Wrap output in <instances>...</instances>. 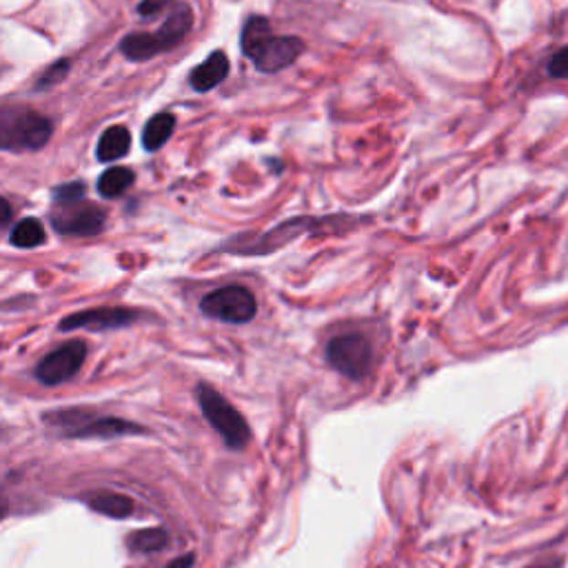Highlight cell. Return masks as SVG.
<instances>
[{
	"label": "cell",
	"instance_id": "cell-1",
	"mask_svg": "<svg viewBox=\"0 0 568 568\" xmlns=\"http://www.w3.org/2000/svg\"><path fill=\"white\" fill-rule=\"evenodd\" d=\"M51 138V122L29 107H0V149H40Z\"/></svg>",
	"mask_w": 568,
	"mask_h": 568
},
{
	"label": "cell",
	"instance_id": "cell-2",
	"mask_svg": "<svg viewBox=\"0 0 568 568\" xmlns=\"http://www.w3.org/2000/svg\"><path fill=\"white\" fill-rule=\"evenodd\" d=\"M200 402V409H203L206 422L220 433V437L229 448L242 451V448L249 444V425L245 422V417L240 415V411L236 406H231L229 402L222 397L218 391L211 389V386L200 384L195 391Z\"/></svg>",
	"mask_w": 568,
	"mask_h": 568
},
{
	"label": "cell",
	"instance_id": "cell-3",
	"mask_svg": "<svg viewBox=\"0 0 568 568\" xmlns=\"http://www.w3.org/2000/svg\"><path fill=\"white\" fill-rule=\"evenodd\" d=\"M200 311L206 318L220 320V322L247 324L256 318L258 300L242 284H226V287L206 293L200 300Z\"/></svg>",
	"mask_w": 568,
	"mask_h": 568
},
{
	"label": "cell",
	"instance_id": "cell-4",
	"mask_svg": "<svg viewBox=\"0 0 568 568\" xmlns=\"http://www.w3.org/2000/svg\"><path fill=\"white\" fill-rule=\"evenodd\" d=\"M327 360L338 373L358 380L369 373L371 363H373V349L364 335L344 333L329 342Z\"/></svg>",
	"mask_w": 568,
	"mask_h": 568
},
{
	"label": "cell",
	"instance_id": "cell-5",
	"mask_svg": "<svg viewBox=\"0 0 568 568\" xmlns=\"http://www.w3.org/2000/svg\"><path fill=\"white\" fill-rule=\"evenodd\" d=\"M85 358H87V344L82 342V340L67 342L60 349L51 351L45 360H40V364L36 366V378L49 386L63 384V382L71 380L76 373H79Z\"/></svg>",
	"mask_w": 568,
	"mask_h": 568
},
{
	"label": "cell",
	"instance_id": "cell-6",
	"mask_svg": "<svg viewBox=\"0 0 568 568\" xmlns=\"http://www.w3.org/2000/svg\"><path fill=\"white\" fill-rule=\"evenodd\" d=\"M105 211L94 205L80 203L58 205V211L51 216L54 229L63 236H96L105 226Z\"/></svg>",
	"mask_w": 568,
	"mask_h": 568
},
{
	"label": "cell",
	"instance_id": "cell-7",
	"mask_svg": "<svg viewBox=\"0 0 568 568\" xmlns=\"http://www.w3.org/2000/svg\"><path fill=\"white\" fill-rule=\"evenodd\" d=\"M304 51V43L296 36H268L265 43L258 47L256 54L251 56L253 65L265 74H276L284 67L293 65Z\"/></svg>",
	"mask_w": 568,
	"mask_h": 568
},
{
	"label": "cell",
	"instance_id": "cell-8",
	"mask_svg": "<svg viewBox=\"0 0 568 568\" xmlns=\"http://www.w3.org/2000/svg\"><path fill=\"white\" fill-rule=\"evenodd\" d=\"M58 422H67L69 426V437H116V436H127V433H142L144 428L141 425H133V422L121 420V417H91L85 415V420H80V411L71 413H60Z\"/></svg>",
	"mask_w": 568,
	"mask_h": 568
},
{
	"label": "cell",
	"instance_id": "cell-9",
	"mask_svg": "<svg viewBox=\"0 0 568 568\" xmlns=\"http://www.w3.org/2000/svg\"><path fill=\"white\" fill-rule=\"evenodd\" d=\"M138 311L133 309H89V311L74 313L60 322V331H74V329H89V331H107V329H121L136 322Z\"/></svg>",
	"mask_w": 568,
	"mask_h": 568
},
{
	"label": "cell",
	"instance_id": "cell-10",
	"mask_svg": "<svg viewBox=\"0 0 568 568\" xmlns=\"http://www.w3.org/2000/svg\"><path fill=\"white\" fill-rule=\"evenodd\" d=\"M191 18L194 16H191V9L187 5H175L172 14H169L167 20L163 23V27H160L156 34H149L153 54L175 47V45L184 38V34L189 32Z\"/></svg>",
	"mask_w": 568,
	"mask_h": 568
},
{
	"label": "cell",
	"instance_id": "cell-11",
	"mask_svg": "<svg viewBox=\"0 0 568 568\" xmlns=\"http://www.w3.org/2000/svg\"><path fill=\"white\" fill-rule=\"evenodd\" d=\"M226 74H229V58L222 51H214L203 65L191 71L189 82L195 91H209L218 87L226 79Z\"/></svg>",
	"mask_w": 568,
	"mask_h": 568
},
{
	"label": "cell",
	"instance_id": "cell-12",
	"mask_svg": "<svg viewBox=\"0 0 568 568\" xmlns=\"http://www.w3.org/2000/svg\"><path fill=\"white\" fill-rule=\"evenodd\" d=\"M131 147V133L127 131L125 127L116 125L110 127L105 133L100 136L98 141V149H96V156L102 163H111V160L122 158Z\"/></svg>",
	"mask_w": 568,
	"mask_h": 568
},
{
	"label": "cell",
	"instance_id": "cell-13",
	"mask_svg": "<svg viewBox=\"0 0 568 568\" xmlns=\"http://www.w3.org/2000/svg\"><path fill=\"white\" fill-rule=\"evenodd\" d=\"M174 127L175 118L172 113H158V116H153L142 131V147L147 152H158L169 141V136L174 133Z\"/></svg>",
	"mask_w": 568,
	"mask_h": 568
},
{
	"label": "cell",
	"instance_id": "cell-14",
	"mask_svg": "<svg viewBox=\"0 0 568 568\" xmlns=\"http://www.w3.org/2000/svg\"><path fill=\"white\" fill-rule=\"evenodd\" d=\"M89 506L96 513L116 520L129 518L133 513V500L121 493H98L89 500Z\"/></svg>",
	"mask_w": 568,
	"mask_h": 568
},
{
	"label": "cell",
	"instance_id": "cell-15",
	"mask_svg": "<svg viewBox=\"0 0 568 568\" xmlns=\"http://www.w3.org/2000/svg\"><path fill=\"white\" fill-rule=\"evenodd\" d=\"M133 180H136V175H133L131 169L127 167L107 169V172L100 175V180H98V191H100V195H105V198H118V195H122L129 187H131Z\"/></svg>",
	"mask_w": 568,
	"mask_h": 568
},
{
	"label": "cell",
	"instance_id": "cell-16",
	"mask_svg": "<svg viewBox=\"0 0 568 568\" xmlns=\"http://www.w3.org/2000/svg\"><path fill=\"white\" fill-rule=\"evenodd\" d=\"M169 535L164 529H142L136 531V533L129 535V549L133 552H142V555H149V552H158L167 546Z\"/></svg>",
	"mask_w": 568,
	"mask_h": 568
},
{
	"label": "cell",
	"instance_id": "cell-17",
	"mask_svg": "<svg viewBox=\"0 0 568 568\" xmlns=\"http://www.w3.org/2000/svg\"><path fill=\"white\" fill-rule=\"evenodd\" d=\"M268 36H273V34H271V25H268L267 18L256 16L245 25V29H242L240 47H242V51H245L247 58H251V56L256 54L258 47L265 43Z\"/></svg>",
	"mask_w": 568,
	"mask_h": 568
},
{
	"label": "cell",
	"instance_id": "cell-18",
	"mask_svg": "<svg viewBox=\"0 0 568 568\" xmlns=\"http://www.w3.org/2000/svg\"><path fill=\"white\" fill-rule=\"evenodd\" d=\"M45 242V229L36 218L20 220L12 231V245L20 247V249H32Z\"/></svg>",
	"mask_w": 568,
	"mask_h": 568
},
{
	"label": "cell",
	"instance_id": "cell-19",
	"mask_svg": "<svg viewBox=\"0 0 568 568\" xmlns=\"http://www.w3.org/2000/svg\"><path fill=\"white\" fill-rule=\"evenodd\" d=\"M85 198V184L82 183H71V184H63L54 191V200L56 205H74L80 203Z\"/></svg>",
	"mask_w": 568,
	"mask_h": 568
},
{
	"label": "cell",
	"instance_id": "cell-20",
	"mask_svg": "<svg viewBox=\"0 0 568 568\" xmlns=\"http://www.w3.org/2000/svg\"><path fill=\"white\" fill-rule=\"evenodd\" d=\"M566 58H568L566 49H560L555 56H552V60L549 63V74L552 76V79H564L568 71Z\"/></svg>",
	"mask_w": 568,
	"mask_h": 568
},
{
	"label": "cell",
	"instance_id": "cell-21",
	"mask_svg": "<svg viewBox=\"0 0 568 568\" xmlns=\"http://www.w3.org/2000/svg\"><path fill=\"white\" fill-rule=\"evenodd\" d=\"M167 7V0H142V5L138 7V12H141V16H153V14L163 12V9Z\"/></svg>",
	"mask_w": 568,
	"mask_h": 568
},
{
	"label": "cell",
	"instance_id": "cell-22",
	"mask_svg": "<svg viewBox=\"0 0 568 568\" xmlns=\"http://www.w3.org/2000/svg\"><path fill=\"white\" fill-rule=\"evenodd\" d=\"M65 69H67V63H58L56 67H51L49 69V74L45 76L43 80H40V87H45V85H51V82H56V80H60L65 76Z\"/></svg>",
	"mask_w": 568,
	"mask_h": 568
},
{
	"label": "cell",
	"instance_id": "cell-23",
	"mask_svg": "<svg viewBox=\"0 0 568 568\" xmlns=\"http://www.w3.org/2000/svg\"><path fill=\"white\" fill-rule=\"evenodd\" d=\"M9 220H12V206H9L7 200L0 198V229L7 226Z\"/></svg>",
	"mask_w": 568,
	"mask_h": 568
},
{
	"label": "cell",
	"instance_id": "cell-24",
	"mask_svg": "<svg viewBox=\"0 0 568 568\" xmlns=\"http://www.w3.org/2000/svg\"><path fill=\"white\" fill-rule=\"evenodd\" d=\"M194 562H195V557L189 552V555H184V557H180V560L172 562V564H169L167 568H191L194 566Z\"/></svg>",
	"mask_w": 568,
	"mask_h": 568
},
{
	"label": "cell",
	"instance_id": "cell-25",
	"mask_svg": "<svg viewBox=\"0 0 568 568\" xmlns=\"http://www.w3.org/2000/svg\"><path fill=\"white\" fill-rule=\"evenodd\" d=\"M535 568H562V564H560V562H546V564H540V566H535Z\"/></svg>",
	"mask_w": 568,
	"mask_h": 568
},
{
	"label": "cell",
	"instance_id": "cell-26",
	"mask_svg": "<svg viewBox=\"0 0 568 568\" xmlns=\"http://www.w3.org/2000/svg\"><path fill=\"white\" fill-rule=\"evenodd\" d=\"M5 513H7V506H5L3 502H0V520L5 518Z\"/></svg>",
	"mask_w": 568,
	"mask_h": 568
}]
</instances>
